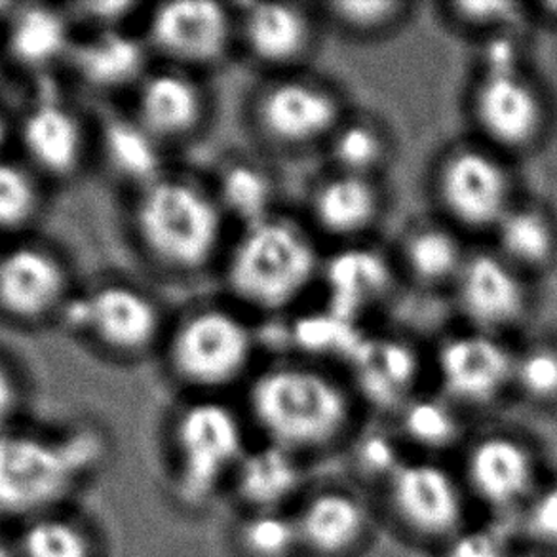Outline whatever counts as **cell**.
Wrapping results in <instances>:
<instances>
[{"label": "cell", "instance_id": "6da1fadb", "mask_svg": "<svg viewBox=\"0 0 557 557\" xmlns=\"http://www.w3.org/2000/svg\"><path fill=\"white\" fill-rule=\"evenodd\" d=\"M242 391L249 426L299 457L343 442L360 407L343 371L301 356L261 363Z\"/></svg>", "mask_w": 557, "mask_h": 557}, {"label": "cell", "instance_id": "7a4b0ae2", "mask_svg": "<svg viewBox=\"0 0 557 557\" xmlns=\"http://www.w3.org/2000/svg\"><path fill=\"white\" fill-rule=\"evenodd\" d=\"M126 219L139 257L166 278L218 271L233 234L210 182L174 170L129 195Z\"/></svg>", "mask_w": 557, "mask_h": 557}, {"label": "cell", "instance_id": "3957f363", "mask_svg": "<svg viewBox=\"0 0 557 557\" xmlns=\"http://www.w3.org/2000/svg\"><path fill=\"white\" fill-rule=\"evenodd\" d=\"M324 253L307 223L284 211L236 228L218 267L225 299L253 320L295 312L320 284Z\"/></svg>", "mask_w": 557, "mask_h": 557}, {"label": "cell", "instance_id": "277c9868", "mask_svg": "<svg viewBox=\"0 0 557 557\" xmlns=\"http://www.w3.org/2000/svg\"><path fill=\"white\" fill-rule=\"evenodd\" d=\"M157 358L188 396L225 398L261 366L253 318L226 299L198 302L170 318Z\"/></svg>", "mask_w": 557, "mask_h": 557}, {"label": "cell", "instance_id": "5b68a950", "mask_svg": "<svg viewBox=\"0 0 557 557\" xmlns=\"http://www.w3.org/2000/svg\"><path fill=\"white\" fill-rule=\"evenodd\" d=\"M106 437L96 430L46 436L10 429L0 434V518L35 520L61 506L98 472Z\"/></svg>", "mask_w": 557, "mask_h": 557}, {"label": "cell", "instance_id": "8992f818", "mask_svg": "<svg viewBox=\"0 0 557 557\" xmlns=\"http://www.w3.org/2000/svg\"><path fill=\"white\" fill-rule=\"evenodd\" d=\"M170 437L175 497L195 512L233 482L251 447L246 414L219 396H188L174 414Z\"/></svg>", "mask_w": 557, "mask_h": 557}, {"label": "cell", "instance_id": "52a82bcc", "mask_svg": "<svg viewBox=\"0 0 557 557\" xmlns=\"http://www.w3.org/2000/svg\"><path fill=\"white\" fill-rule=\"evenodd\" d=\"M430 195L437 219L462 236L490 238L523 190L516 160L475 137L445 147L430 170Z\"/></svg>", "mask_w": 557, "mask_h": 557}, {"label": "cell", "instance_id": "ba28073f", "mask_svg": "<svg viewBox=\"0 0 557 557\" xmlns=\"http://www.w3.org/2000/svg\"><path fill=\"white\" fill-rule=\"evenodd\" d=\"M58 324L107 360L136 363L159 355L170 317L145 287L111 278L78 287Z\"/></svg>", "mask_w": 557, "mask_h": 557}, {"label": "cell", "instance_id": "9c48e42d", "mask_svg": "<svg viewBox=\"0 0 557 557\" xmlns=\"http://www.w3.org/2000/svg\"><path fill=\"white\" fill-rule=\"evenodd\" d=\"M248 126L274 154L324 149L350 113L343 91L307 69L264 75L248 99Z\"/></svg>", "mask_w": 557, "mask_h": 557}, {"label": "cell", "instance_id": "30bf717a", "mask_svg": "<svg viewBox=\"0 0 557 557\" xmlns=\"http://www.w3.org/2000/svg\"><path fill=\"white\" fill-rule=\"evenodd\" d=\"M467 116L478 141L518 160L543 151L554 136L557 111L546 84L528 67L474 73Z\"/></svg>", "mask_w": 557, "mask_h": 557}, {"label": "cell", "instance_id": "8fae6325", "mask_svg": "<svg viewBox=\"0 0 557 557\" xmlns=\"http://www.w3.org/2000/svg\"><path fill=\"white\" fill-rule=\"evenodd\" d=\"M137 29L152 60L206 76L225 65L236 46V7L218 0H166L145 7Z\"/></svg>", "mask_w": 557, "mask_h": 557}, {"label": "cell", "instance_id": "7c38bea8", "mask_svg": "<svg viewBox=\"0 0 557 557\" xmlns=\"http://www.w3.org/2000/svg\"><path fill=\"white\" fill-rule=\"evenodd\" d=\"M535 284L485 244L472 246L449 297L462 327L513 341L535 317Z\"/></svg>", "mask_w": 557, "mask_h": 557}, {"label": "cell", "instance_id": "4fadbf2b", "mask_svg": "<svg viewBox=\"0 0 557 557\" xmlns=\"http://www.w3.org/2000/svg\"><path fill=\"white\" fill-rule=\"evenodd\" d=\"M516 341L459 327L430 350L434 391L467 411H491L512 398Z\"/></svg>", "mask_w": 557, "mask_h": 557}, {"label": "cell", "instance_id": "5bb4252c", "mask_svg": "<svg viewBox=\"0 0 557 557\" xmlns=\"http://www.w3.org/2000/svg\"><path fill=\"white\" fill-rule=\"evenodd\" d=\"M462 451L460 478L470 500L498 520H513L548 478L533 440L516 430L482 432Z\"/></svg>", "mask_w": 557, "mask_h": 557}, {"label": "cell", "instance_id": "9a60e30c", "mask_svg": "<svg viewBox=\"0 0 557 557\" xmlns=\"http://www.w3.org/2000/svg\"><path fill=\"white\" fill-rule=\"evenodd\" d=\"M399 525L424 543H447L468 525L470 495L460 474L432 457L406 459L384 483Z\"/></svg>", "mask_w": 557, "mask_h": 557}, {"label": "cell", "instance_id": "2e32d148", "mask_svg": "<svg viewBox=\"0 0 557 557\" xmlns=\"http://www.w3.org/2000/svg\"><path fill=\"white\" fill-rule=\"evenodd\" d=\"M78 287L61 251L20 238L0 249V318L23 327L60 322Z\"/></svg>", "mask_w": 557, "mask_h": 557}, {"label": "cell", "instance_id": "e0dca14e", "mask_svg": "<svg viewBox=\"0 0 557 557\" xmlns=\"http://www.w3.org/2000/svg\"><path fill=\"white\" fill-rule=\"evenodd\" d=\"M236 7V46L264 75L305 71L317 53L322 17L317 4L244 2Z\"/></svg>", "mask_w": 557, "mask_h": 557}, {"label": "cell", "instance_id": "ac0fdd59", "mask_svg": "<svg viewBox=\"0 0 557 557\" xmlns=\"http://www.w3.org/2000/svg\"><path fill=\"white\" fill-rule=\"evenodd\" d=\"M15 145L46 185L73 182L94 160V124L61 99H38L15 121Z\"/></svg>", "mask_w": 557, "mask_h": 557}, {"label": "cell", "instance_id": "d6986e66", "mask_svg": "<svg viewBox=\"0 0 557 557\" xmlns=\"http://www.w3.org/2000/svg\"><path fill=\"white\" fill-rule=\"evenodd\" d=\"M126 111L170 151L202 136L213 101L203 76L154 63L129 94Z\"/></svg>", "mask_w": 557, "mask_h": 557}, {"label": "cell", "instance_id": "ffe728a7", "mask_svg": "<svg viewBox=\"0 0 557 557\" xmlns=\"http://www.w3.org/2000/svg\"><path fill=\"white\" fill-rule=\"evenodd\" d=\"M426 373L430 356L398 333H366L343 368L358 404L392 414L422 392Z\"/></svg>", "mask_w": 557, "mask_h": 557}, {"label": "cell", "instance_id": "44dd1931", "mask_svg": "<svg viewBox=\"0 0 557 557\" xmlns=\"http://www.w3.org/2000/svg\"><path fill=\"white\" fill-rule=\"evenodd\" d=\"M401 284L392 251L368 240L325 251L318 287L325 309L368 327L366 322L391 302Z\"/></svg>", "mask_w": 557, "mask_h": 557}, {"label": "cell", "instance_id": "7402d4cb", "mask_svg": "<svg viewBox=\"0 0 557 557\" xmlns=\"http://www.w3.org/2000/svg\"><path fill=\"white\" fill-rule=\"evenodd\" d=\"M386 206L383 180L330 170L310 188L302 221L320 244L337 248L371 240L386 215Z\"/></svg>", "mask_w": 557, "mask_h": 557}, {"label": "cell", "instance_id": "603a6c76", "mask_svg": "<svg viewBox=\"0 0 557 557\" xmlns=\"http://www.w3.org/2000/svg\"><path fill=\"white\" fill-rule=\"evenodd\" d=\"M65 65L94 94L129 96L154 67V60L139 29L113 27L76 35Z\"/></svg>", "mask_w": 557, "mask_h": 557}, {"label": "cell", "instance_id": "cb8c5ba5", "mask_svg": "<svg viewBox=\"0 0 557 557\" xmlns=\"http://www.w3.org/2000/svg\"><path fill=\"white\" fill-rule=\"evenodd\" d=\"M392 251L401 282L424 294L451 292L472 246L442 219H426L404 231Z\"/></svg>", "mask_w": 557, "mask_h": 557}, {"label": "cell", "instance_id": "d4e9b609", "mask_svg": "<svg viewBox=\"0 0 557 557\" xmlns=\"http://www.w3.org/2000/svg\"><path fill=\"white\" fill-rule=\"evenodd\" d=\"M94 160L128 195L166 174L168 149L154 139L128 111L106 114L94 122Z\"/></svg>", "mask_w": 557, "mask_h": 557}, {"label": "cell", "instance_id": "484cf974", "mask_svg": "<svg viewBox=\"0 0 557 557\" xmlns=\"http://www.w3.org/2000/svg\"><path fill=\"white\" fill-rule=\"evenodd\" d=\"M491 248L531 280L557 269V211L523 193L487 238Z\"/></svg>", "mask_w": 557, "mask_h": 557}, {"label": "cell", "instance_id": "4316f807", "mask_svg": "<svg viewBox=\"0 0 557 557\" xmlns=\"http://www.w3.org/2000/svg\"><path fill=\"white\" fill-rule=\"evenodd\" d=\"M301 550L314 557L352 556L370 535V512L347 491H320L295 513Z\"/></svg>", "mask_w": 557, "mask_h": 557}, {"label": "cell", "instance_id": "83f0119b", "mask_svg": "<svg viewBox=\"0 0 557 557\" xmlns=\"http://www.w3.org/2000/svg\"><path fill=\"white\" fill-rule=\"evenodd\" d=\"M305 480L302 457L261 442L257 447H249L231 485L248 512H264L286 510L299 497Z\"/></svg>", "mask_w": 557, "mask_h": 557}, {"label": "cell", "instance_id": "f1b7e54d", "mask_svg": "<svg viewBox=\"0 0 557 557\" xmlns=\"http://www.w3.org/2000/svg\"><path fill=\"white\" fill-rule=\"evenodd\" d=\"M75 27L67 8H20L8 20L4 60L27 71L65 65L75 45Z\"/></svg>", "mask_w": 557, "mask_h": 557}, {"label": "cell", "instance_id": "f546056e", "mask_svg": "<svg viewBox=\"0 0 557 557\" xmlns=\"http://www.w3.org/2000/svg\"><path fill=\"white\" fill-rule=\"evenodd\" d=\"M394 417L399 437L424 453L422 457L437 459L465 447L470 440L467 411L437 391L419 392Z\"/></svg>", "mask_w": 557, "mask_h": 557}, {"label": "cell", "instance_id": "4dcf8cb0", "mask_svg": "<svg viewBox=\"0 0 557 557\" xmlns=\"http://www.w3.org/2000/svg\"><path fill=\"white\" fill-rule=\"evenodd\" d=\"M210 185L234 231L280 211L276 182L267 168L253 160H228L215 172Z\"/></svg>", "mask_w": 557, "mask_h": 557}, {"label": "cell", "instance_id": "1f68e13d", "mask_svg": "<svg viewBox=\"0 0 557 557\" xmlns=\"http://www.w3.org/2000/svg\"><path fill=\"white\" fill-rule=\"evenodd\" d=\"M330 170L383 180L394 159V139L383 122L371 114L350 113L324 147Z\"/></svg>", "mask_w": 557, "mask_h": 557}, {"label": "cell", "instance_id": "d6a6232c", "mask_svg": "<svg viewBox=\"0 0 557 557\" xmlns=\"http://www.w3.org/2000/svg\"><path fill=\"white\" fill-rule=\"evenodd\" d=\"M324 27L358 42H375L396 35L413 17L407 0H332L317 4Z\"/></svg>", "mask_w": 557, "mask_h": 557}, {"label": "cell", "instance_id": "836d02e7", "mask_svg": "<svg viewBox=\"0 0 557 557\" xmlns=\"http://www.w3.org/2000/svg\"><path fill=\"white\" fill-rule=\"evenodd\" d=\"M512 398L536 411H557V333L516 341Z\"/></svg>", "mask_w": 557, "mask_h": 557}, {"label": "cell", "instance_id": "e575fe53", "mask_svg": "<svg viewBox=\"0 0 557 557\" xmlns=\"http://www.w3.org/2000/svg\"><path fill=\"white\" fill-rule=\"evenodd\" d=\"M366 333L368 327L348 322L324 307L307 318H297L289 335L297 347L295 356L332 368L339 366L343 371Z\"/></svg>", "mask_w": 557, "mask_h": 557}, {"label": "cell", "instance_id": "d590c367", "mask_svg": "<svg viewBox=\"0 0 557 557\" xmlns=\"http://www.w3.org/2000/svg\"><path fill=\"white\" fill-rule=\"evenodd\" d=\"M46 200V183L22 159L0 157V234L27 236L37 225Z\"/></svg>", "mask_w": 557, "mask_h": 557}, {"label": "cell", "instance_id": "8d00e7d4", "mask_svg": "<svg viewBox=\"0 0 557 557\" xmlns=\"http://www.w3.org/2000/svg\"><path fill=\"white\" fill-rule=\"evenodd\" d=\"M440 20L460 37L480 42L506 30H525L533 27L531 4L521 2H442L437 4Z\"/></svg>", "mask_w": 557, "mask_h": 557}, {"label": "cell", "instance_id": "74e56055", "mask_svg": "<svg viewBox=\"0 0 557 557\" xmlns=\"http://www.w3.org/2000/svg\"><path fill=\"white\" fill-rule=\"evenodd\" d=\"M22 525L15 539L20 557H101L94 536L65 513H46Z\"/></svg>", "mask_w": 557, "mask_h": 557}, {"label": "cell", "instance_id": "f35d334b", "mask_svg": "<svg viewBox=\"0 0 557 557\" xmlns=\"http://www.w3.org/2000/svg\"><path fill=\"white\" fill-rule=\"evenodd\" d=\"M236 541L246 557H295L301 552L295 513L287 510L248 512L238 525Z\"/></svg>", "mask_w": 557, "mask_h": 557}, {"label": "cell", "instance_id": "ab89813d", "mask_svg": "<svg viewBox=\"0 0 557 557\" xmlns=\"http://www.w3.org/2000/svg\"><path fill=\"white\" fill-rule=\"evenodd\" d=\"M520 536L512 520H493L460 529L442 544V557H520Z\"/></svg>", "mask_w": 557, "mask_h": 557}, {"label": "cell", "instance_id": "60d3db41", "mask_svg": "<svg viewBox=\"0 0 557 557\" xmlns=\"http://www.w3.org/2000/svg\"><path fill=\"white\" fill-rule=\"evenodd\" d=\"M512 523L523 546L557 554V475L541 483Z\"/></svg>", "mask_w": 557, "mask_h": 557}, {"label": "cell", "instance_id": "b9f144b4", "mask_svg": "<svg viewBox=\"0 0 557 557\" xmlns=\"http://www.w3.org/2000/svg\"><path fill=\"white\" fill-rule=\"evenodd\" d=\"M404 460L398 442L383 432L363 437L356 447V465L360 472L376 482H388Z\"/></svg>", "mask_w": 557, "mask_h": 557}, {"label": "cell", "instance_id": "7bdbcfd3", "mask_svg": "<svg viewBox=\"0 0 557 557\" xmlns=\"http://www.w3.org/2000/svg\"><path fill=\"white\" fill-rule=\"evenodd\" d=\"M25 404V386L12 363L0 356V434L14 429Z\"/></svg>", "mask_w": 557, "mask_h": 557}, {"label": "cell", "instance_id": "ee69618b", "mask_svg": "<svg viewBox=\"0 0 557 557\" xmlns=\"http://www.w3.org/2000/svg\"><path fill=\"white\" fill-rule=\"evenodd\" d=\"M531 17H533V25L557 30V0L531 4Z\"/></svg>", "mask_w": 557, "mask_h": 557}, {"label": "cell", "instance_id": "f6af8a7d", "mask_svg": "<svg viewBox=\"0 0 557 557\" xmlns=\"http://www.w3.org/2000/svg\"><path fill=\"white\" fill-rule=\"evenodd\" d=\"M10 144H15V121H10L0 111V157H7V147Z\"/></svg>", "mask_w": 557, "mask_h": 557}, {"label": "cell", "instance_id": "bcb514c9", "mask_svg": "<svg viewBox=\"0 0 557 557\" xmlns=\"http://www.w3.org/2000/svg\"><path fill=\"white\" fill-rule=\"evenodd\" d=\"M0 557H20V552H17V544L12 543V541H8V539H2L0 536Z\"/></svg>", "mask_w": 557, "mask_h": 557}, {"label": "cell", "instance_id": "7dc6e473", "mask_svg": "<svg viewBox=\"0 0 557 557\" xmlns=\"http://www.w3.org/2000/svg\"><path fill=\"white\" fill-rule=\"evenodd\" d=\"M2 84H4V53L0 52V91H2Z\"/></svg>", "mask_w": 557, "mask_h": 557}, {"label": "cell", "instance_id": "c3c4849f", "mask_svg": "<svg viewBox=\"0 0 557 557\" xmlns=\"http://www.w3.org/2000/svg\"><path fill=\"white\" fill-rule=\"evenodd\" d=\"M0 249H2V248H0Z\"/></svg>", "mask_w": 557, "mask_h": 557}]
</instances>
